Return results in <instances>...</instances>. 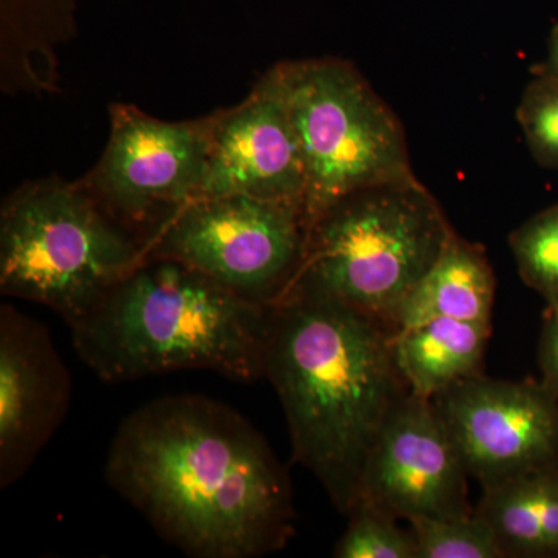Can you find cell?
Returning a JSON list of instances; mask_svg holds the SVG:
<instances>
[{"instance_id": "17", "label": "cell", "mask_w": 558, "mask_h": 558, "mask_svg": "<svg viewBox=\"0 0 558 558\" xmlns=\"http://www.w3.org/2000/svg\"><path fill=\"white\" fill-rule=\"evenodd\" d=\"M416 558H505L487 521L472 513L410 521Z\"/></svg>"}, {"instance_id": "7", "label": "cell", "mask_w": 558, "mask_h": 558, "mask_svg": "<svg viewBox=\"0 0 558 558\" xmlns=\"http://www.w3.org/2000/svg\"><path fill=\"white\" fill-rule=\"evenodd\" d=\"M307 226L293 205L250 196L202 197L145 240L146 258L178 260L253 303L274 306L303 263Z\"/></svg>"}, {"instance_id": "2", "label": "cell", "mask_w": 558, "mask_h": 558, "mask_svg": "<svg viewBox=\"0 0 558 558\" xmlns=\"http://www.w3.org/2000/svg\"><path fill=\"white\" fill-rule=\"evenodd\" d=\"M391 330L340 301L286 293L271 311L264 377L284 410L293 458L349 515L389 413L410 391Z\"/></svg>"}, {"instance_id": "15", "label": "cell", "mask_w": 558, "mask_h": 558, "mask_svg": "<svg viewBox=\"0 0 558 558\" xmlns=\"http://www.w3.org/2000/svg\"><path fill=\"white\" fill-rule=\"evenodd\" d=\"M476 513L505 558H557L558 465L484 488Z\"/></svg>"}, {"instance_id": "1", "label": "cell", "mask_w": 558, "mask_h": 558, "mask_svg": "<svg viewBox=\"0 0 558 558\" xmlns=\"http://www.w3.org/2000/svg\"><path fill=\"white\" fill-rule=\"evenodd\" d=\"M110 487L194 558H258L293 535L288 472L258 429L205 396L161 398L121 422Z\"/></svg>"}, {"instance_id": "18", "label": "cell", "mask_w": 558, "mask_h": 558, "mask_svg": "<svg viewBox=\"0 0 558 558\" xmlns=\"http://www.w3.org/2000/svg\"><path fill=\"white\" fill-rule=\"evenodd\" d=\"M347 532L341 535L333 557L416 558L413 532L399 527L398 519L366 501L349 512Z\"/></svg>"}, {"instance_id": "10", "label": "cell", "mask_w": 558, "mask_h": 558, "mask_svg": "<svg viewBox=\"0 0 558 558\" xmlns=\"http://www.w3.org/2000/svg\"><path fill=\"white\" fill-rule=\"evenodd\" d=\"M469 476L433 400L409 391L371 449L359 501L409 523L468 515Z\"/></svg>"}, {"instance_id": "4", "label": "cell", "mask_w": 558, "mask_h": 558, "mask_svg": "<svg viewBox=\"0 0 558 558\" xmlns=\"http://www.w3.org/2000/svg\"><path fill=\"white\" fill-rule=\"evenodd\" d=\"M453 233L418 179L355 191L307 229L303 263L286 293L340 301L391 330L400 304Z\"/></svg>"}, {"instance_id": "5", "label": "cell", "mask_w": 558, "mask_h": 558, "mask_svg": "<svg viewBox=\"0 0 558 558\" xmlns=\"http://www.w3.org/2000/svg\"><path fill=\"white\" fill-rule=\"evenodd\" d=\"M145 258L142 238L76 180H28L2 202L0 292L49 307L69 326Z\"/></svg>"}, {"instance_id": "16", "label": "cell", "mask_w": 558, "mask_h": 558, "mask_svg": "<svg viewBox=\"0 0 558 558\" xmlns=\"http://www.w3.org/2000/svg\"><path fill=\"white\" fill-rule=\"evenodd\" d=\"M509 245L524 284L558 311V204L513 230Z\"/></svg>"}, {"instance_id": "3", "label": "cell", "mask_w": 558, "mask_h": 558, "mask_svg": "<svg viewBox=\"0 0 558 558\" xmlns=\"http://www.w3.org/2000/svg\"><path fill=\"white\" fill-rule=\"evenodd\" d=\"M271 311L178 260L145 258L70 330L106 384L185 369L248 384L264 377Z\"/></svg>"}, {"instance_id": "6", "label": "cell", "mask_w": 558, "mask_h": 558, "mask_svg": "<svg viewBox=\"0 0 558 558\" xmlns=\"http://www.w3.org/2000/svg\"><path fill=\"white\" fill-rule=\"evenodd\" d=\"M264 78L299 138L307 229L355 191L417 179L402 123L352 62L337 57L282 61Z\"/></svg>"}, {"instance_id": "11", "label": "cell", "mask_w": 558, "mask_h": 558, "mask_svg": "<svg viewBox=\"0 0 558 558\" xmlns=\"http://www.w3.org/2000/svg\"><path fill=\"white\" fill-rule=\"evenodd\" d=\"M72 377L47 326L0 306V488L24 478L61 427Z\"/></svg>"}, {"instance_id": "13", "label": "cell", "mask_w": 558, "mask_h": 558, "mask_svg": "<svg viewBox=\"0 0 558 558\" xmlns=\"http://www.w3.org/2000/svg\"><path fill=\"white\" fill-rule=\"evenodd\" d=\"M494 300L495 275L486 252L454 231L438 259L400 304L391 330L435 318L492 325Z\"/></svg>"}, {"instance_id": "8", "label": "cell", "mask_w": 558, "mask_h": 558, "mask_svg": "<svg viewBox=\"0 0 558 558\" xmlns=\"http://www.w3.org/2000/svg\"><path fill=\"white\" fill-rule=\"evenodd\" d=\"M108 145L76 180L112 218L146 236L175 209L196 199L211 143L215 112L165 121L134 105L109 108Z\"/></svg>"}, {"instance_id": "21", "label": "cell", "mask_w": 558, "mask_h": 558, "mask_svg": "<svg viewBox=\"0 0 558 558\" xmlns=\"http://www.w3.org/2000/svg\"><path fill=\"white\" fill-rule=\"evenodd\" d=\"M532 73L548 76V78L556 80L558 83V25L550 33L548 57H546L545 61L535 65L532 69Z\"/></svg>"}, {"instance_id": "9", "label": "cell", "mask_w": 558, "mask_h": 558, "mask_svg": "<svg viewBox=\"0 0 558 558\" xmlns=\"http://www.w3.org/2000/svg\"><path fill=\"white\" fill-rule=\"evenodd\" d=\"M432 400L469 475L484 488L558 465V398L542 380L480 374Z\"/></svg>"}, {"instance_id": "20", "label": "cell", "mask_w": 558, "mask_h": 558, "mask_svg": "<svg viewBox=\"0 0 558 558\" xmlns=\"http://www.w3.org/2000/svg\"><path fill=\"white\" fill-rule=\"evenodd\" d=\"M542 381L558 398V311L546 310L538 341Z\"/></svg>"}, {"instance_id": "12", "label": "cell", "mask_w": 558, "mask_h": 558, "mask_svg": "<svg viewBox=\"0 0 558 558\" xmlns=\"http://www.w3.org/2000/svg\"><path fill=\"white\" fill-rule=\"evenodd\" d=\"M306 167L277 92L260 76L240 102L215 112L202 197L250 196L304 211Z\"/></svg>"}, {"instance_id": "19", "label": "cell", "mask_w": 558, "mask_h": 558, "mask_svg": "<svg viewBox=\"0 0 558 558\" xmlns=\"http://www.w3.org/2000/svg\"><path fill=\"white\" fill-rule=\"evenodd\" d=\"M529 153L539 167L558 170V83L532 73L517 108Z\"/></svg>"}, {"instance_id": "14", "label": "cell", "mask_w": 558, "mask_h": 558, "mask_svg": "<svg viewBox=\"0 0 558 558\" xmlns=\"http://www.w3.org/2000/svg\"><path fill=\"white\" fill-rule=\"evenodd\" d=\"M492 325L435 318L391 333L396 365L413 395L433 399L483 374Z\"/></svg>"}]
</instances>
